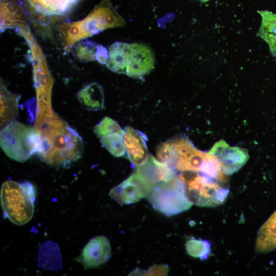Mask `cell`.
<instances>
[{"label":"cell","mask_w":276,"mask_h":276,"mask_svg":"<svg viewBox=\"0 0 276 276\" xmlns=\"http://www.w3.org/2000/svg\"><path fill=\"white\" fill-rule=\"evenodd\" d=\"M41 136L37 154L44 163L65 167L77 160L83 149L80 136L58 116L35 121Z\"/></svg>","instance_id":"1"},{"label":"cell","mask_w":276,"mask_h":276,"mask_svg":"<svg viewBox=\"0 0 276 276\" xmlns=\"http://www.w3.org/2000/svg\"><path fill=\"white\" fill-rule=\"evenodd\" d=\"M178 176L184 182L193 204L216 206L223 203L228 194L226 174L216 157L209 152L199 170L180 171Z\"/></svg>","instance_id":"2"},{"label":"cell","mask_w":276,"mask_h":276,"mask_svg":"<svg viewBox=\"0 0 276 276\" xmlns=\"http://www.w3.org/2000/svg\"><path fill=\"white\" fill-rule=\"evenodd\" d=\"M35 198V189L30 182H4L1 190L4 217L18 225L28 223L34 214Z\"/></svg>","instance_id":"3"},{"label":"cell","mask_w":276,"mask_h":276,"mask_svg":"<svg viewBox=\"0 0 276 276\" xmlns=\"http://www.w3.org/2000/svg\"><path fill=\"white\" fill-rule=\"evenodd\" d=\"M1 147L11 159L23 163L41 146V136L38 130L19 122L12 121L1 130Z\"/></svg>","instance_id":"4"},{"label":"cell","mask_w":276,"mask_h":276,"mask_svg":"<svg viewBox=\"0 0 276 276\" xmlns=\"http://www.w3.org/2000/svg\"><path fill=\"white\" fill-rule=\"evenodd\" d=\"M147 198L154 209L167 216L188 210L193 204L178 174L153 186Z\"/></svg>","instance_id":"5"},{"label":"cell","mask_w":276,"mask_h":276,"mask_svg":"<svg viewBox=\"0 0 276 276\" xmlns=\"http://www.w3.org/2000/svg\"><path fill=\"white\" fill-rule=\"evenodd\" d=\"M153 187L136 171L111 189L109 195L121 205L130 204L147 198Z\"/></svg>","instance_id":"6"},{"label":"cell","mask_w":276,"mask_h":276,"mask_svg":"<svg viewBox=\"0 0 276 276\" xmlns=\"http://www.w3.org/2000/svg\"><path fill=\"white\" fill-rule=\"evenodd\" d=\"M217 159L220 168L226 175L238 171L249 159L246 150L239 147H231L221 140L215 143L209 152Z\"/></svg>","instance_id":"7"},{"label":"cell","mask_w":276,"mask_h":276,"mask_svg":"<svg viewBox=\"0 0 276 276\" xmlns=\"http://www.w3.org/2000/svg\"><path fill=\"white\" fill-rule=\"evenodd\" d=\"M111 256V248L109 240L104 236H97L88 242L75 260L81 263L86 270L104 264Z\"/></svg>","instance_id":"8"},{"label":"cell","mask_w":276,"mask_h":276,"mask_svg":"<svg viewBox=\"0 0 276 276\" xmlns=\"http://www.w3.org/2000/svg\"><path fill=\"white\" fill-rule=\"evenodd\" d=\"M130 56L126 74L129 77L141 78L153 68L154 55L150 48L141 43H131Z\"/></svg>","instance_id":"9"},{"label":"cell","mask_w":276,"mask_h":276,"mask_svg":"<svg viewBox=\"0 0 276 276\" xmlns=\"http://www.w3.org/2000/svg\"><path fill=\"white\" fill-rule=\"evenodd\" d=\"M123 135L126 153L130 162L136 166L143 165L149 154L145 138L139 131L127 126Z\"/></svg>","instance_id":"10"},{"label":"cell","mask_w":276,"mask_h":276,"mask_svg":"<svg viewBox=\"0 0 276 276\" xmlns=\"http://www.w3.org/2000/svg\"><path fill=\"white\" fill-rule=\"evenodd\" d=\"M136 172L152 186L171 179L177 175V173L167 165L157 160L152 155H149L147 160L139 166Z\"/></svg>","instance_id":"11"},{"label":"cell","mask_w":276,"mask_h":276,"mask_svg":"<svg viewBox=\"0 0 276 276\" xmlns=\"http://www.w3.org/2000/svg\"><path fill=\"white\" fill-rule=\"evenodd\" d=\"M109 58L106 67L118 74H126L129 61L130 45L126 42L117 41L109 48Z\"/></svg>","instance_id":"12"},{"label":"cell","mask_w":276,"mask_h":276,"mask_svg":"<svg viewBox=\"0 0 276 276\" xmlns=\"http://www.w3.org/2000/svg\"><path fill=\"white\" fill-rule=\"evenodd\" d=\"M77 95L81 106L85 109L98 110L104 108L103 88L98 82L85 85Z\"/></svg>","instance_id":"13"},{"label":"cell","mask_w":276,"mask_h":276,"mask_svg":"<svg viewBox=\"0 0 276 276\" xmlns=\"http://www.w3.org/2000/svg\"><path fill=\"white\" fill-rule=\"evenodd\" d=\"M276 249V211L258 231L256 249L264 253Z\"/></svg>","instance_id":"14"},{"label":"cell","mask_w":276,"mask_h":276,"mask_svg":"<svg viewBox=\"0 0 276 276\" xmlns=\"http://www.w3.org/2000/svg\"><path fill=\"white\" fill-rule=\"evenodd\" d=\"M262 17L258 35L269 45L272 55L276 57V14L269 11H258Z\"/></svg>","instance_id":"15"},{"label":"cell","mask_w":276,"mask_h":276,"mask_svg":"<svg viewBox=\"0 0 276 276\" xmlns=\"http://www.w3.org/2000/svg\"><path fill=\"white\" fill-rule=\"evenodd\" d=\"M37 10L48 15L66 13L79 0H27Z\"/></svg>","instance_id":"16"},{"label":"cell","mask_w":276,"mask_h":276,"mask_svg":"<svg viewBox=\"0 0 276 276\" xmlns=\"http://www.w3.org/2000/svg\"><path fill=\"white\" fill-rule=\"evenodd\" d=\"M18 96L9 92L1 84V126L3 127L14 121L18 110Z\"/></svg>","instance_id":"17"},{"label":"cell","mask_w":276,"mask_h":276,"mask_svg":"<svg viewBox=\"0 0 276 276\" xmlns=\"http://www.w3.org/2000/svg\"><path fill=\"white\" fill-rule=\"evenodd\" d=\"M98 44L88 39H83L73 45L71 52L78 61L87 62L93 61L96 60Z\"/></svg>","instance_id":"18"},{"label":"cell","mask_w":276,"mask_h":276,"mask_svg":"<svg viewBox=\"0 0 276 276\" xmlns=\"http://www.w3.org/2000/svg\"><path fill=\"white\" fill-rule=\"evenodd\" d=\"M123 135L114 133L100 138V142L102 145L113 156H123L126 153Z\"/></svg>","instance_id":"19"},{"label":"cell","mask_w":276,"mask_h":276,"mask_svg":"<svg viewBox=\"0 0 276 276\" xmlns=\"http://www.w3.org/2000/svg\"><path fill=\"white\" fill-rule=\"evenodd\" d=\"M186 248L189 255L202 260L207 259L211 252V244L208 241L193 237L186 242Z\"/></svg>","instance_id":"20"},{"label":"cell","mask_w":276,"mask_h":276,"mask_svg":"<svg viewBox=\"0 0 276 276\" xmlns=\"http://www.w3.org/2000/svg\"><path fill=\"white\" fill-rule=\"evenodd\" d=\"M94 131L100 139L111 134L118 133L124 135L123 130L118 123L112 119L105 117L94 128Z\"/></svg>","instance_id":"21"},{"label":"cell","mask_w":276,"mask_h":276,"mask_svg":"<svg viewBox=\"0 0 276 276\" xmlns=\"http://www.w3.org/2000/svg\"><path fill=\"white\" fill-rule=\"evenodd\" d=\"M109 53L106 48L98 44L96 54V60L101 64H106L109 60Z\"/></svg>","instance_id":"22"},{"label":"cell","mask_w":276,"mask_h":276,"mask_svg":"<svg viewBox=\"0 0 276 276\" xmlns=\"http://www.w3.org/2000/svg\"><path fill=\"white\" fill-rule=\"evenodd\" d=\"M198 1H201L202 2H205L209 1L210 0H198Z\"/></svg>","instance_id":"23"}]
</instances>
